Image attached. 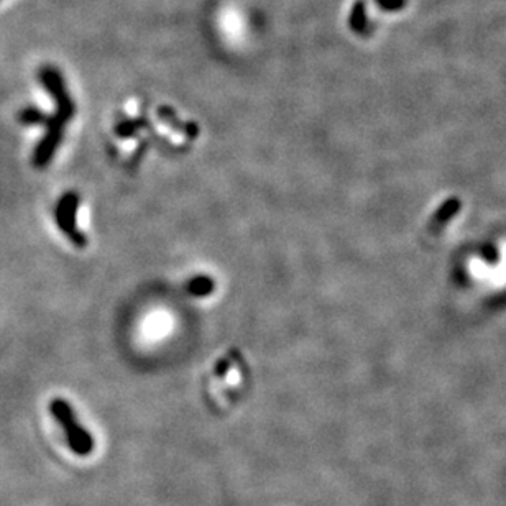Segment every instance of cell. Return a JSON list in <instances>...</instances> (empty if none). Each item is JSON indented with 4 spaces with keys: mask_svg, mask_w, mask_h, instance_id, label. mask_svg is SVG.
<instances>
[{
    "mask_svg": "<svg viewBox=\"0 0 506 506\" xmlns=\"http://www.w3.org/2000/svg\"><path fill=\"white\" fill-rule=\"evenodd\" d=\"M40 83L50 92L54 104H56V113H53L50 121H48L45 138L40 141L35 151V165L46 166L63 138L64 125L74 116V102L71 99L61 73L56 68H43L40 71Z\"/></svg>",
    "mask_w": 506,
    "mask_h": 506,
    "instance_id": "6da1fadb",
    "label": "cell"
},
{
    "mask_svg": "<svg viewBox=\"0 0 506 506\" xmlns=\"http://www.w3.org/2000/svg\"><path fill=\"white\" fill-rule=\"evenodd\" d=\"M51 415L58 419L66 432V439L71 450L78 455H89L94 449V440L91 434L76 421L73 408L64 400H54L50 406Z\"/></svg>",
    "mask_w": 506,
    "mask_h": 506,
    "instance_id": "7a4b0ae2",
    "label": "cell"
},
{
    "mask_svg": "<svg viewBox=\"0 0 506 506\" xmlns=\"http://www.w3.org/2000/svg\"><path fill=\"white\" fill-rule=\"evenodd\" d=\"M79 199L74 193L64 194L56 208V221L61 231L73 241L78 247H84L86 237L76 228V211H78Z\"/></svg>",
    "mask_w": 506,
    "mask_h": 506,
    "instance_id": "3957f363",
    "label": "cell"
},
{
    "mask_svg": "<svg viewBox=\"0 0 506 506\" xmlns=\"http://www.w3.org/2000/svg\"><path fill=\"white\" fill-rule=\"evenodd\" d=\"M158 117H161L166 123L173 125V127H175L176 130H183V132L186 133V135H189L191 138H194L196 135H198V132H199L198 125H196V123H191V122L184 123V122L179 121V118L176 117V112L173 111L171 107H160V108H158Z\"/></svg>",
    "mask_w": 506,
    "mask_h": 506,
    "instance_id": "277c9868",
    "label": "cell"
},
{
    "mask_svg": "<svg viewBox=\"0 0 506 506\" xmlns=\"http://www.w3.org/2000/svg\"><path fill=\"white\" fill-rule=\"evenodd\" d=\"M349 25L350 29L358 35L367 34L368 30V19H367V9L365 2L363 0H357L353 4V7L350 10V17H349Z\"/></svg>",
    "mask_w": 506,
    "mask_h": 506,
    "instance_id": "5b68a950",
    "label": "cell"
},
{
    "mask_svg": "<svg viewBox=\"0 0 506 506\" xmlns=\"http://www.w3.org/2000/svg\"><path fill=\"white\" fill-rule=\"evenodd\" d=\"M214 280L209 278V276H194V278L188 283L186 290L191 296L196 298H204L209 296L212 291H214Z\"/></svg>",
    "mask_w": 506,
    "mask_h": 506,
    "instance_id": "8992f818",
    "label": "cell"
},
{
    "mask_svg": "<svg viewBox=\"0 0 506 506\" xmlns=\"http://www.w3.org/2000/svg\"><path fill=\"white\" fill-rule=\"evenodd\" d=\"M460 208H462V203L459 199L457 198L447 199L444 204H440V208L436 211V214H434V222H436V224H445V222H449L452 217H455Z\"/></svg>",
    "mask_w": 506,
    "mask_h": 506,
    "instance_id": "52a82bcc",
    "label": "cell"
},
{
    "mask_svg": "<svg viewBox=\"0 0 506 506\" xmlns=\"http://www.w3.org/2000/svg\"><path fill=\"white\" fill-rule=\"evenodd\" d=\"M19 121L24 125H46L50 117L45 112L38 111L36 107H25L19 113Z\"/></svg>",
    "mask_w": 506,
    "mask_h": 506,
    "instance_id": "ba28073f",
    "label": "cell"
},
{
    "mask_svg": "<svg viewBox=\"0 0 506 506\" xmlns=\"http://www.w3.org/2000/svg\"><path fill=\"white\" fill-rule=\"evenodd\" d=\"M140 127H141L140 121H125V122L117 125L116 132H117L118 137H132L133 133L138 132Z\"/></svg>",
    "mask_w": 506,
    "mask_h": 506,
    "instance_id": "9c48e42d",
    "label": "cell"
},
{
    "mask_svg": "<svg viewBox=\"0 0 506 506\" xmlns=\"http://www.w3.org/2000/svg\"><path fill=\"white\" fill-rule=\"evenodd\" d=\"M380 9L388 10V12H395V10H401L406 5V0H375Z\"/></svg>",
    "mask_w": 506,
    "mask_h": 506,
    "instance_id": "30bf717a",
    "label": "cell"
}]
</instances>
